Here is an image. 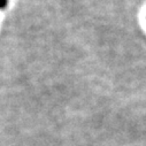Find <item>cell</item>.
Returning <instances> with one entry per match:
<instances>
[{
    "label": "cell",
    "instance_id": "1",
    "mask_svg": "<svg viewBox=\"0 0 146 146\" xmlns=\"http://www.w3.org/2000/svg\"><path fill=\"white\" fill-rule=\"evenodd\" d=\"M7 4H8V0H0V9L6 8Z\"/></svg>",
    "mask_w": 146,
    "mask_h": 146
}]
</instances>
